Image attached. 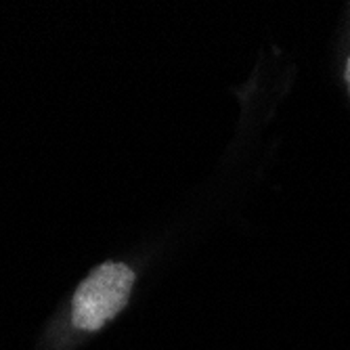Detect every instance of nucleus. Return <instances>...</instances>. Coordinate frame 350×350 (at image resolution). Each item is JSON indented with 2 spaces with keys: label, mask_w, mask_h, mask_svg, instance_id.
Returning a JSON list of instances; mask_svg holds the SVG:
<instances>
[{
  "label": "nucleus",
  "mask_w": 350,
  "mask_h": 350,
  "mask_svg": "<svg viewBox=\"0 0 350 350\" xmlns=\"http://www.w3.org/2000/svg\"><path fill=\"white\" fill-rule=\"evenodd\" d=\"M135 279V271L122 262H105L94 269L74 294V325L82 332L101 329L129 302Z\"/></svg>",
  "instance_id": "obj_1"
},
{
  "label": "nucleus",
  "mask_w": 350,
  "mask_h": 350,
  "mask_svg": "<svg viewBox=\"0 0 350 350\" xmlns=\"http://www.w3.org/2000/svg\"><path fill=\"white\" fill-rule=\"evenodd\" d=\"M346 82H348V90H350V57H348V63H346Z\"/></svg>",
  "instance_id": "obj_2"
}]
</instances>
